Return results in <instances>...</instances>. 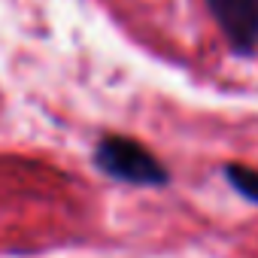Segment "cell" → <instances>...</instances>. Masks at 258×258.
Masks as SVG:
<instances>
[{"label": "cell", "mask_w": 258, "mask_h": 258, "mask_svg": "<svg viewBox=\"0 0 258 258\" xmlns=\"http://www.w3.org/2000/svg\"><path fill=\"white\" fill-rule=\"evenodd\" d=\"M94 161L106 176L131 185H164L170 179L164 164L146 146L127 137H103L94 149Z\"/></svg>", "instance_id": "1"}, {"label": "cell", "mask_w": 258, "mask_h": 258, "mask_svg": "<svg viewBox=\"0 0 258 258\" xmlns=\"http://www.w3.org/2000/svg\"><path fill=\"white\" fill-rule=\"evenodd\" d=\"M210 16L216 19L231 52H258V0H207Z\"/></svg>", "instance_id": "2"}, {"label": "cell", "mask_w": 258, "mask_h": 258, "mask_svg": "<svg viewBox=\"0 0 258 258\" xmlns=\"http://www.w3.org/2000/svg\"><path fill=\"white\" fill-rule=\"evenodd\" d=\"M225 176H228V182L234 185V191H240L246 201L258 204V170L243 167V164H228V167H225Z\"/></svg>", "instance_id": "3"}]
</instances>
